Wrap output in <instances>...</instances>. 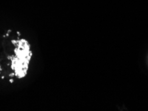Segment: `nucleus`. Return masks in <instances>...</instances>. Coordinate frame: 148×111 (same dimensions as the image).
Instances as JSON below:
<instances>
[{
    "mask_svg": "<svg viewBox=\"0 0 148 111\" xmlns=\"http://www.w3.org/2000/svg\"><path fill=\"white\" fill-rule=\"evenodd\" d=\"M12 69L14 71L15 75L19 79L25 77L29 67V61L21 59L15 57L12 60Z\"/></svg>",
    "mask_w": 148,
    "mask_h": 111,
    "instance_id": "f257e3e1",
    "label": "nucleus"
}]
</instances>
